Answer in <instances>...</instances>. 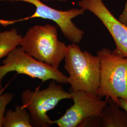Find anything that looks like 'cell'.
Instances as JSON below:
<instances>
[{"label":"cell","mask_w":127,"mask_h":127,"mask_svg":"<svg viewBox=\"0 0 127 127\" xmlns=\"http://www.w3.org/2000/svg\"><path fill=\"white\" fill-rule=\"evenodd\" d=\"M19 46L35 59L56 69L64 59L68 48L59 40L57 27L49 24L29 28Z\"/></svg>","instance_id":"obj_1"},{"label":"cell","mask_w":127,"mask_h":127,"mask_svg":"<svg viewBox=\"0 0 127 127\" xmlns=\"http://www.w3.org/2000/svg\"><path fill=\"white\" fill-rule=\"evenodd\" d=\"M64 68L69 74L71 90L82 91L96 95L100 81L99 56L82 51L76 44L68 46Z\"/></svg>","instance_id":"obj_2"},{"label":"cell","mask_w":127,"mask_h":127,"mask_svg":"<svg viewBox=\"0 0 127 127\" xmlns=\"http://www.w3.org/2000/svg\"><path fill=\"white\" fill-rule=\"evenodd\" d=\"M96 54L100 59L96 95L110 98L116 103L119 98L127 100V58L116 55L107 48L98 50Z\"/></svg>","instance_id":"obj_3"},{"label":"cell","mask_w":127,"mask_h":127,"mask_svg":"<svg viewBox=\"0 0 127 127\" xmlns=\"http://www.w3.org/2000/svg\"><path fill=\"white\" fill-rule=\"evenodd\" d=\"M2 62L3 65L0 66V94L2 91L3 78L12 72L38 78L43 82L54 80L59 84H68V77L58 69L35 59L19 46L10 51Z\"/></svg>","instance_id":"obj_4"},{"label":"cell","mask_w":127,"mask_h":127,"mask_svg":"<svg viewBox=\"0 0 127 127\" xmlns=\"http://www.w3.org/2000/svg\"><path fill=\"white\" fill-rule=\"evenodd\" d=\"M67 99H72L71 93L64 91L54 80L43 90L27 89L21 94L22 106L29 112L32 127H48L53 124L47 112L54 109L61 100Z\"/></svg>","instance_id":"obj_5"},{"label":"cell","mask_w":127,"mask_h":127,"mask_svg":"<svg viewBox=\"0 0 127 127\" xmlns=\"http://www.w3.org/2000/svg\"><path fill=\"white\" fill-rule=\"evenodd\" d=\"M70 92L73 104L61 117L53 121V124L60 127H82L89 119L100 118L107 103L106 98L102 100L98 96L84 91L71 90Z\"/></svg>","instance_id":"obj_6"},{"label":"cell","mask_w":127,"mask_h":127,"mask_svg":"<svg viewBox=\"0 0 127 127\" xmlns=\"http://www.w3.org/2000/svg\"><path fill=\"white\" fill-rule=\"evenodd\" d=\"M0 1H21L29 3L35 7V11L32 16L14 20L15 23L35 18L49 19L57 24L64 35L72 43L78 44L82 41L84 32L77 27L72 21L73 18L84 13L86 10L82 8L62 11L49 7L40 0H0Z\"/></svg>","instance_id":"obj_7"},{"label":"cell","mask_w":127,"mask_h":127,"mask_svg":"<svg viewBox=\"0 0 127 127\" xmlns=\"http://www.w3.org/2000/svg\"><path fill=\"white\" fill-rule=\"evenodd\" d=\"M78 5L95 15L107 29L116 45L112 52L121 57L127 58V26L114 16L102 0H81Z\"/></svg>","instance_id":"obj_8"},{"label":"cell","mask_w":127,"mask_h":127,"mask_svg":"<svg viewBox=\"0 0 127 127\" xmlns=\"http://www.w3.org/2000/svg\"><path fill=\"white\" fill-rule=\"evenodd\" d=\"M107 103L100 116V127H127V113L122 111L117 104L106 97Z\"/></svg>","instance_id":"obj_9"},{"label":"cell","mask_w":127,"mask_h":127,"mask_svg":"<svg viewBox=\"0 0 127 127\" xmlns=\"http://www.w3.org/2000/svg\"><path fill=\"white\" fill-rule=\"evenodd\" d=\"M2 127H32L30 114L22 105H17L14 111L9 110L5 112Z\"/></svg>","instance_id":"obj_10"},{"label":"cell","mask_w":127,"mask_h":127,"mask_svg":"<svg viewBox=\"0 0 127 127\" xmlns=\"http://www.w3.org/2000/svg\"><path fill=\"white\" fill-rule=\"evenodd\" d=\"M22 38L16 29L4 31L0 30V59L19 46Z\"/></svg>","instance_id":"obj_11"},{"label":"cell","mask_w":127,"mask_h":127,"mask_svg":"<svg viewBox=\"0 0 127 127\" xmlns=\"http://www.w3.org/2000/svg\"><path fill=\"white\" fill-rule=\"evenodd\" d=\"M14 95L11 93L0 94V127H2V123L7 105L12 100Z\"/></svg>","instance_id":"obj_12"},{"label":"cell","mask_w":127,"mask_h":127,"mask_svg":"<svg viewBox=\"0 0 127 127\" xmlns=\"http://www.w3.org/2000/svg\"><path fill=\"white\" fill-rule=\"evenodd\" d=\"M118 19L122 22L127 26V0H126L124 9L122 14L120 15Z\"/></svg>","instance_id":"obj_13"},{"label":"cell","mask_w":127,"mask_h":127,"mask_svg":"<svg viewBox=\"0 0 127 127\" xmlns=\"http://www.w3.org/2000/svg\"><path fill=\"white\" fill-rule=\"evenodd\" d=\"M117 104L120 107L127 113V100L122 98H119Z\"/></svg>","instance_id":"obj_14"},{"label":"cell","mask_w":127,"mask_h":127,"mask_svg":"<svg viewBox=\"0 0 127 127\" xmlns=\"http://www.w3.org/2000/svg\"><path fill=\"white\" fill-rule=\"evenodd\" d=\"M44 0L46 1H51V0ZM60 1H66V0H58Z\"/></svg>","instance_id":"obj_15"}]
</instances>
